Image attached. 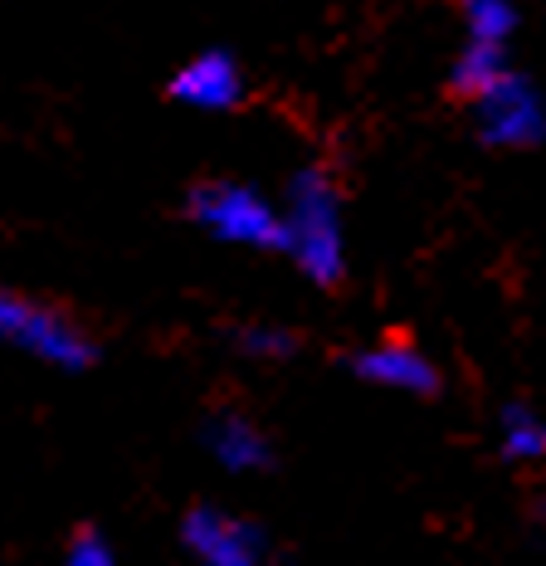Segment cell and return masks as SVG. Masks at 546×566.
Listing matches in <instances>:
<instances>
[{
  "mask_svg": "<svg viewBox=\"0 0 546 566\" xmlns=\"http://www.w3.org/2000/svg\"><path fill=\"white\" fill-rule=\"evenodd\" d=\"M283 250L298 259V269L313 283L342 279V206L337 191L323 171H298L288 186V206H283Z\"/></svg>",
  "mask_w": 546,
  "mask_h": 566,
  "instance_id": "1",
  "label": "cell"
},
{
  "mask_svg": "<svg viewBox=\"0 0 546 566\" xmlns=\"http://www.w3.org/2000/svg\"><path fill=\"white\" fill-rule=\"evenodd\" d=\"M0 342L64 371H78L93 361L88 337L69 317H59L54 308H44V303H34L15 289H0Z\"/></svg>",
  "mask_w": 546,
  "mask_h": 566,
  "instance_id": "2",
  "label": "cell"
},
{
  "mask_svg": "<svg viewBox=\"0 0 546 566\" xmlns=\"http://www.w3.org/2000/svg\"><path fill=\"white\" fill-rule=\"evenodd\" d=\"M191 216L216 240L254 244V250H283V210L244 186H200L191 196Z\"/></svg>",
  "mask_w": 546,
  "mask_h": 566,
  "instance_id": "3",
  "label": "cell"
},
{
  "mask_svg": "<svg viewBox=\"0 0 546 566\" xmlns=\"http://www.w3.org/2000/svg\"><path fill=\"white\" fill-rule=\"evenodd\" d=\"M479 127L493 147H532L546 133V108L537 88L517 74H503L479 93Z\"/></svg>",
  "mask_w": 546,
  "mask_h": 566,
  "instance_id": "4",
  "label": "cell"
},
{
  "mask_svg": "<svg viewBox=\"0 0 546 566\" xmlns=\"http://www.w3.org/2000/svg\"><path fill=\"white\" fill-rule=\"evenodd\" d=\"M181 542L196 552L206 566H254L269 552L264 533L244 517H230L220 509H196L181 523Z\"/></svg>",
  "mask_w": 546,
  "mask_h": 566,
  "instance_id": "5",
  "label": "cell"
},
{
  "mask_svg": "<svg viewBox=\"0 0 546 566\" xmlns=\"http://www.w3.org/2000/svg\"><path fill=\"white\" fill-rule=\"evenodd\" d=\"M171 98L191 108H234L240 103V69L230 54H200L171 78Z\"/></svg>",
  "mask_w": 546,
  "mask_h": 566,
  "instance_id": "6",
  "label": "cell"
},
{
  "mask_svg": "<svg viewBox=\"0 0 546 566\" xmlns=\"http://www.w3.org/2000/svg\"><path fill=\"white\" fill-rule=\"evenodd\" d=\"M356 376L386 386V391H434V367L406 342H386L356 357Z\"/></svg>",
  "mask_w": 546,
  "mask_h": 566,
  "instance_id": "7",
  "label": "cell"
},
{
  "mask_svg": "<svg viewBox=\"0 0 546 566\" xmlns=\"http://www.w3.org/2000/svg\"><path fill=\"white\" fill-rule=\"evenodd\" d=\"M206 444H210V454L220 459V469H230V474H249V469L269 464V440L240 416H220L206 430Z\"/></svg>",
  "mask_w": 546,
  "mask_h": 566,
  "instance_id": "8",
  "label": "cell"
},
{
  "mask_svg": "<svg viewBox=\"0 0 546 566\" xmlns=\"http://www.w3.org/2000/svg\"><path fill=\"white\" fill-rule=\"evenodd\" d=\"M507 74V64H503V44H493V40H473L469 44V54L454 64V84L469 93V98H479L489 84H497V78Z\"/></svg>",
  "mask_w": 546,
  "mask_h": 566,
  "instance_id": "9",
  "label": "cell"
},
{
  "mask_svg": "<svg viewBox=\"0 0 546 566\" xmlns=\"http://www.w3.org/2000/svg\"><path fill=\"white\" fill-rule=\"evenodd\" d=\"M464 25L473 40L503 44L517 25V10H513V0H464Z\"/></svg>",
  "mask_w": 546,
  "mask_h": 566,
  "instance_id": "10",
  "label": "cell"
},
{
  "mask_svg": "<svg viewBox=\"0 0 546 566\" xmlns=\"http://www.w3.org/2000/svg\"><path fill=\"white\" fill-rule=\"evenodd\" d=\"M503 450H507V459H537V454H546V424L532 416V410L513 406L503 416Z\"/></svg>",
  "mask_w": 546,
  "mask_h": 566,
  "instance_id": "11",
  "label": "cell"
},
{
  "mask_svg": "<svg viewBox=\"0 0 546 566\" xmlns=\"http://www.w3.org/2000/svg\"><path fill=\"white\" fill-rule=\"evenodd\" d=\"M64 557H69V566H108L113 547H108V537H103L98 527H83V533H74Z\"/></svg>",
  "mask_w": 546,
  "mask_h": 566,
  "instance_id": "12",
  "label": "cell"
},
{
  "mask_svg": "<svg viewBox=\"0 0 546 566\" xmlns=\"http://www.w3.org/2000/svg\"><path fill=\"white\" fill-rule=\"evenodd\" d=\"M244 352H254V357H288L293 337L279 333V327H249V333H244Z\"/></svg>",
  "mask_w": 546,
  "mask_h": 566,
  "instance_id": "13",
  "label": "cell"
}]
</instances>
